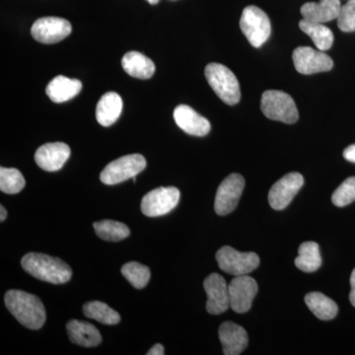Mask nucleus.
<instances>
[{
    "label": "nucleus",
    "instance_id": "obj_15",
    "mask_svg": "<svg viewBox=\"0 0 355 355\" xmlns=\"http://www.w3.org/2000/svg\"><path fill=\"white\" fill-rule=\"evenodd\" d=\"M70 148L64 142H53L40 146L35 153V161L41 169L55 172L62 169L69 160Z\"/></svg>",
    "mask_w": 355,
    "mask_h": 355
},
{
    "label": "nucleus",
    "instance_id": "obj_19",
    "mask_svg": "<svg viewBox=\"0 0 355 355\" xmlns=\"http://www.w3.org/2000/svg\"><path fill=\"white\" fill-rule=\"evenodd\" d=\"M70 342L84 347H94L102 343V336L94 324L71 320L67 324Z\"/></svg>",
    "mask_w": 355,
    "mask_h": 355
},
{
    "label": "nucleus",
    "instance_id": "obj_31",
    "mask_svg": "<svg viewBox=\"0 0 355 355\" xmlns=\"http://www.w3.org/2000/svg\"><path fill=\"white\" fill-rule=\"evenodd\" d=\"M336 20L340 31L355 32V0H349L342 6Z\"/></svg>",
    "mask_w": 355,
    "mask_h": 355
},
{
    "label": "nucleus",
    "instance_id": "obj_29",
    "mask_svg": "<svg viewBox=\"0 0 355 355\" xmlns=\"http://www.w3.org/2000/svg\"><path fill=\"white\" fill-rule=\"evenodd\" d=\"M25 179L15 168H0V190L8 195H15L25 187Z\"/></svg>",
    "mask_w": 355,
    "mask_h": 355
},
{
    "label": "nucleus",
    "instance_id": "obj_33",
    "mask_svg": "<svg viewBox=\"0 0 355 355\" xmlns=\"http://www.w3.org/2000/svg\"><path fill=\"white\" fill-rule=\"evenodd\" d=\"M350 286H352V291L349 293V300L352 306L355 307V268L352 273V277H350Z\"/></svg>",
    "mask_w": 355,
    "mask_h": 355
},
{
    "label": "nucleus",
    "instance_id": "obj_9",
    "mask_svg": "<svg viewBox=\"0 0 355 355\" xmlns=\"http://www.w3.org/2000/svg\"><path fill=\"white\" fill-rule=\"evenodd\" d=\"M245 180L240 174H231L223 180L216 191L214 210L224 216L234 211L244 190Z\"/></svg>",
    "mask_w": 355,
    "mask_h": 355
},
{
    "label": "nucleus",
    "instance_id": "obj_8",
    "mask_svg": "<svg viewBox=\"0 0 355 355\" xmlns=\"http://www.w3.org/2000/svg\"><path fill=\"white\" fill-rule=\"evenodd\" d=\"M180 196L175 187H161L149 191L141 200L142 214L148 217L165 216L177 207Z\"/></svg>",
    "mask_w": 355,
    "mask_h": 355
},
{
    "label": "nucleus",
    "instance_id": "obj_20",
    "mask_svg": "<svg viewBox=\"0 0 355 355\" xmlns=\"http://www.w3.org/2000/svg\"><path fill=\"white\" fill-rule=\"evenodd\" d=\"M81 89H83V83L77 79L58 76L48 84L46 93L51 101L60 104L76 97L80 93Z\"/></svg>",
    "mask_w": 355,
    "mask_h": 355
},
{
    "label": "nucleus",
    "instance_id": "obj_23",
    "mask_svg": "<svg viewBox=\"0 0 355 355\" xmlns=\"http://www.w3.org/2000/svg\"><path fill=\"white\" fill-rule=\"evenodd\" d=\"M305 303L311 312L323 321H330L338 315V307L335 301L321 292H311L305 296Z\"/></svg>",
    "mask_w": 355,
    "mask_h": 355
},
{
    "label": "nucleus",
    "instance_id": "obj_26",
    "mask_svg": "<svg viewBox=\"0 0 355 355\" xmlns=\"http://www.w3.org/2000/svg\"><path fill=\"white\" fill-rule=\"evenodd\" d=\"M93 227L98 237L105 241L119 242L125 239L130 234V228L125 223L114 220L95 222Z\"/></svg>",
    "mask_w": 355,
    "mask_h": 355
},
{
    "label": "nucleus",
    "instance_id": "obj_10",
    "mask_svg": "<svg viewBox=\"0 0 355 355\" xmlns=\"http://www.w3.org/2000/svg\"><path fill=\"white\" fill-rule=\"evenodd\" d=\"M294 67L299 73L310 76L319 72L330 71L333 60L322 51L313 50L310 46H299L292 55Z\"/></svg>",
    "mask_w": 355,
    "mask_h": 355
},
{
    "label": "nucleus",
    "instance_id": "obj_6",
    "mask_svg": "<svg viewBox=\"0 0 355 355\" xmlns=\"http://www.w3.org/2000/svg\"><path fill=\"white\" fill-rule=\"evenodd\" d=\"M146 167V160L141 154H130L112 161L103 170L100 179L102 183L113 186L123 183L139 175Z\"/></svg>",
    "mask_w": 355,
    "mask_h": 355
},
{
    "label": "nucleus",
    "instance_id": "obj_16",
    "mask_svg": "<svg viewBox=\"0 0 355 355\" xmlns=\"http://www.w3.org/2000/svg\"><path fill=\"white\" fill-rule=\"evenodd\" d=\"M174 120L184 132L195 137H205L210 132L209 121L200 116L188 105H179L174 110Z\"/></svg>",
    "mask_w": 355,
    "mask_h": 355
},
{
    "label": "nucleus",
    "instance_id": "obj_28",
    "mask_svg": "<svg viewBox=\"0 0 355 355\" xmlns=\"http://www.w3.org/2000/svg\"><path fill=\"white\" fill-rule=\"evenodd\" d=\"M121 275L137 289L144 288L148 284L151 277L148 266L137 261H130L123 265L121 268Z\"/></svg>",
    "mask_w": 355,
    "mask_h": 355
},
{
    "label": "nucleus",
    "instance_id": "obj_12",
    "mask_svg": "<svg viewBox=\"0 0 355 355\" xmlns=\"http://www.w3.org/2000/svg\"><path fill=\"white\" fill-rule=\"evenodd\" d=\"M230 307L243 314L251 309L254 298L258 293V284L248 275L235 277L228 286Z\"/></svg>",
    "mask_w": 355,
    "mask_h": 355
},
{
    "label": "nucleus",
    "instance_id": "obj_35",
    "mask_svg": "<svg viewBox=\"0 0 355 355\" xmlns=\"http://www.w3.org/2000/svg\"><path fill=\"white\" fill-rule=\"evenodd\" d=\"M7 217V211L3 205H0V221L3 222Z\"/></svg>",
    "mask_w": 355,
    "mask_h": 355
},
{
    "label": "nucleus",
    "instance_id": "obj_30",
    "mask_svg": "<svg viewBox=\"0 0 355 355\" xmlns=\"http://www.w3.org/2000/svg\"><path fill=\"white\" fill-rule=\"evenodd\" d=\"M355 200V177H349L331 196V202L338 207H347Z\"/></svg>",
    "mask_w": 355,
    "mask_h": 355
},
{
    "label": "nucleus",
    "instance_id": "obj_13",
    "mask_svg": "<svg viewBox=\"0 0 355 355\" xmlns=\"http://www.w3.org/2000/svg\"><path fill=\"white\" fill-rule=\"evenodd\" d=\"M69 21L60 17L40 18L33 24V38L42 44H55L69 37L71 33Z\"/></svg>",
    "mask_w": 355,
    "mask_h": 355
},
{
    "label": "nucleus",
    "instance_id": "obj_4",
    "mask_svg": "<svg viewBox=\"0 0 355 355\" xmlns=\"http://www.w3.org/2000/svg\"><path fill=\"white\" fill-rule=\"evenodd\" d=\"M261 109L270 120L295 123L299 114L291 95L279 90H268L261 96Z\"/></svg>",
    "mask_w": 355,
    "mask_h": 355
},
{
    "label": "nucleus",
    "instance_id": "obj_7",
    "mask_svg": "<svg viewBox=\"0 0 355 355\" xmlns=\"http://www.w3.org/2000/svg\"><path fill=\"white\" fill-rule=\"evenodd\" d=\"M216 258L219 268L223 272L234 277L248 275L260 265V258L256 253L253 252L242 253L229 246H224L219 249Z\"/></svg>",
    "mask_w": 355,
    "mask_h": 355
},
{
    "label": "nucleus",
    "instance_id": "obj_2",
    "mask_svg": "<svg viewBox=\"0 0 355 355\" xmlns=\"http://www.w3.org/2000/svg\"><path fill=\"white\" fill-rule=\"evenodd\" d=\"M21 265L29 275L53 284H67L72 277V270L67 263L46 254H25Z\"/></svg>",
    "mask_w": 355,
    "mask_h": 355
},
{
    "label": "nucleus",
    "instance_id": "obj_32",
    "mask_svg": "<svg viewBox=\"0 0 355 355\" xmlns=\"http://www.w3.org/2000/svg\"><path fill=\"white\" fill-rule=\"evenodd\" d=\"M343 157L347 159L349 162L355 163V144H352L347 147L345 151H343Z\"/></svg>",
    "mask_w": 355,
    "mask_h": 355
},
{
    "label": "nucleus",
    "instance_id": "obj_14",
    "mask_svg": "<svg viewBox=\"0 0 355 355\" xmlns=\"http://www.w3.org/2000/svg\"><path fill=\"white\" fill-rule=\"evenodd\" d=\"M207 292V310L209 314L219 315L230 307L229 288L226 280L218 273H211L203 282Z\"/></svg>",
    "mask_w": 355,
    "mask_h": 355
},
{
    "label": "nucleus",
    "instance_id": "obj_17",
    "mask_svg": "<svg viewBox=\"0 0 355 355\" xmlns=\"http://www.w3.org/2000/svg\"><path fill=\"white\" fill-rule=\"evenodd\" d=\"M218 334L225 355L241 354L249 343L246 330L233 322L222 323Z\"/></svg>",
    "mask_w": 355,
    "mask_h": 355
},
{
    "label": "nucleus",
    "instance_id": "obj_1",
    "mask_svg": "<svg viewBox=\"0 0 355 355\" xmlns=\"http://www.w3.org/2000/svg\"><path fill=\"white\" fill-rule=\"evenodd\" d=\"M6 305L9 312L26 328L39 330L46 322V309L41 299L21 291L6 292Z\"/></svg>",
    "mask_w": 355,
    "mask_h": 355
},
{
    "label": "nucleus",
    "instance_id": "obj_5",
    "mask_svg": "<svg viewBox=\"0 0 355 355\" xmlns=\"http://www.w3.org/2000/svg\"><path fill=\"white\" fill-rule=\"evenodd\" d=\"M240 28L254 48H261L272 33V24L268 16L261 8L253 6H247L243 10Z\"/></svg>",
    "mask_w": 355,
    "mask_h": 355
},
{
    "label": "nucleus",
    "instance_id": "obj_11",
    "mask_svg": "<svg viewBox=\"0 0 355 355\" xmlns=\"http://www.w3.org/2000/svg\"><path fill=\"white\" fill-rule=\"evenodd\" d=\"M304 184V178L297 172L289 173L279 179L268 193V202L275 210L288 207L294 197Z\"/></svg>",
    "mask_w": 355,
    "mask_h": 355
},
{
    "label": "nucleus",
    "instance_id": "obj_25",
    "mask_svg": "<svg viewBox=\"0 0 355 355\" xmlns=\"http://www.w3.org/2000/svg\"><path fill=\"white\" fill-rule=\"evenodd\" d=\"M322 265L320 247L316 242H305L300 245L295 266L304 272H314Z\"/></svg>",
    "mask_w": 355,
    "mask_h": 355
},
{
    "label": "nucleus",
    "instance_id": "obj_22",
    "mask_svg": "<svg viewBox=\"0 0 355 355\" xmlns=\"http://www.w3.org/2000/svg\"><path fill=\"white\" fill-rule=\"evenodd\" d=\"M123 69L128 76L139 79H149L155 72V64L150 58L139 51H128L121 60Z\"/></svg>",
    "mask_w": 355,
    "mask_h": 355
},
{
    "label": "nucleus",
    "instance_id": "obj_21",
    "mask_svg": "<svg viewBox=\"0 0 355 355\" xmlns=\"http://www.w3.org/2000/svg\"><path fill=\"white\" fill-rule=\"evenodd\" d=\"M123 100L118 93L108 92L102 96L96 108V119L103 127H111L120 118Z\"/></svg>",
    "mask_w": 355,
    "mask_h": 355
},
{
    "label": "nucleus",
    "instance_id": "obj_3",
    "mask_svg": "<svg viewBox=\"0 0 355 355\" xmlns=\"http://www.w3.org/2000/svg\"><path fill=\"white\" fill-rule=\"evenodd\" d=\"M210 87L227 105L233 106L241 99V90L237 77L225 65L209 64L205 70Z\"/></svg>",
    "mask_w": 355,
    "mask_h": 355
},
{
    "label": "nucleus",
    "instance_id": "obj_24",
    "mask_svg": "<svg viewBox=\"0 0 355 355\" xmlns=\"http://www.w3.org/2000/svg\"><path fill=\"white\" fill-rule=\"evenodd\" d=\"M299 27L312 39L313 43L317 46L318 50L328 51L333 46V32L322 23L311 22V21L302 19L299 22Z\"/></svg>",
    "mask_w": 355,
    "mask_h": 355
},
{
    "label": "nucleus",
    "instance_id": "obj_27",
    "mask_svg": "<svg viewBox=\"0 0 355 355\" xmlns=\"http://www.w3.org/2000/svg\"><path fill=\"white\" fill-rule=\"evenodd\" d=\"M83 313L89 319L96 320L104 324H116L121 321L120 314L116 311L100 301H92L84 304Z\"/></svg>",
    "mask_w": 355,
    "mask_h": 355
},
{
    "label": "nucleus",
    "instance_id": "obj_18",
    "mask_svg": "<svg viewBox=\"0 0 355 355\" xmlns=\"http://www.w3.org/2000/svg\"><path fill=\"white\" fill-rule=\"evenodd\" d=\"M342 4L340 0H320L319 2H307L301 7L303 19L311 22L324 23L338 19Z\"/></svg>",
    "mask_w": 355,
    "mask_h": 355
},
{
    "label": "nucleus",
    "instance_id": "obj_34",
    "mask_svg": "<svg viewBox=\"0 0 355 355\" xmlns=\"http://www.w3.org/2000/svg\"><path fill=\"white\" fill-rule=\"evenodd\" d=\"M164 347H163L161 343H156L155 345H153L149 352H147V355H164Z\"/></svg>",
    "mask_w": 355,
    "mask_h": 355
},
{
    "label": "nucleus",
    "instance_id": "obj_36",
    "mask_svg": "<svg viewBox=\"0 0 355 355\" xmlns=\"http://www.w3.org/2000/svg\"><path fill=\"white\" fill-rule=\"evenodd\" d=\"M148 3L153 4V6H155V4H157L160 0H146Z\"/></svg>",
    "mask_w": 355,
    "mask_h": 355
}]
</instances>
